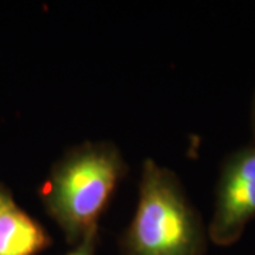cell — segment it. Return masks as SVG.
Here are the masks:
<instances>
[{"label":"cell","mask_w":255,"mask_h":255,"mask_svg":"<svg viewBox=\"0 0 255 255\" xmlns=\"http://www.w3.org/2000/svg\"><path fill=\"white\" fill-rule=\"evenodd\" d=\"M127 173L119 149L110 142H85L67 150L41 189L47 213L77 246L92 231Z\"/></svg>","instance_id":"obj_1"},{"label":"cell","mask_w":255,"mask_h":255,"mask_svg":"<svg viewBox=\"0 0 255 255\" xmlns=\"http://www.w3.org/2000/svg\"><path fill=\"white\" fill-rule=\"evenodd\" d=\"M207 231L177 176L147 159L135 214L119 240L122 255H203Z\"/></svg>","instance_id":"obj_2"},{"label":"cell","mask_w":255,"mask_h":255,"mask_svg":"<svg viewBox=\"0 0 255 255\" xmlns=\"http://www.w3.org/2000/svg\"><path fill=\"white\" fill-rule=\"evenodd\" d=\"M254 217L255 143L234 152L223 163L207 236L216 246H233Z\"/></svg>","instance_id":"obj_3"},{"label":"cell","mask_w":255,"mask_h":255,"mask_svg":"<svg viewBox=\"0 0 255 255\" xmlns=\"http://www.w3.org/2000/svg\"><path fill=\"white\" fill-rule=\"evenodd\" d=\"M51 243L46 228L14 200L0 210V255H37Z\"/></svg>","instance_id":"obj_4"},{"label":"cell","mask_w":255,"mask_h":255,"mask_svg":"<svg viewBox=\"0 0 255 255\" xmlns=\"http://www.w3.org/2000/svg\"><path fill=\"white\" fill-rule=\"evenodd\" d=\"M98 246V231H92L65 255H95Z\"/></svg>","instance_id":"obj_5"},{"label":"cell","mask_w":255,"mask_h":255,"mask_svg":"<svg viewBox=\"0 0 255 255\" xmlns=\"http://www.w3.org/2000/svg\"><path fill=\"white\" fill-rule=\"evenodd\" d=\"M10 201H13V197L10 194L9 189L3 184H0V210L3 209L4 206H7Z\"/></svg>","instance_id":"obj_6"},{"label":"cell","mask_w":255,"mask_h":255,"mask_svg":"<svg viewBox=\"0 0 255 255\" xmlns=\"http://www.w3.org/2000/svg\"><path fill=\"white\" fill-rule=\"evenodd\" d=\"M251 122H253V132H254V137H255V97H254V102H253V114H251Z\"/></svg>","instance_id":"obj_7"}]
</instances>
